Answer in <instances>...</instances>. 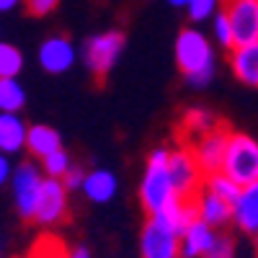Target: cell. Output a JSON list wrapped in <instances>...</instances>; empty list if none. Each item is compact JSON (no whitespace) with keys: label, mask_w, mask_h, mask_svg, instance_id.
Wrapping results in <instances>:
<instances>
[{"label":"cell","mask_w":258,"mask_h":258,"mask_svg":"<svg viewBox=\"0 0 258 258\" xmlns=\"http://www.w3.org/2000/svg\"><path fill=\"white\" fill-rule=\"evenodd\" d=\"M176 62L186 80L197 88H204L214 78V47L199 29H183L178 34Z\"/></svg>","instance_id":"cell-1"},{"label":"cell","mask_w":258,"mask_h":258,"mask_svg":"<svg viewBox=\"0 0 258 258\" xmlns=\"http://www.w3.org/2000/svg\"><path fill=\"white\" fill-rule=\"evenodd\" d=\"M168 163H170V150L165 147H155L147 158V168H145V176L140 183V202L150 212V217L160 214L170 202L178 199L173 181H170Z\"/></svg>","instance_id":"cell-2"},{"label":"cell","mask_w":258,"mask_h":258,"mask_svg":"<svg viewBox=\"0 0 258 258\" xmlns=\"http://www.w3.org/2000/svg\"><path fill=\"white\" fill-rule=\"evenodd\" d=\"M222 173H227L243 188L258 183V140L243 132H232Z\"/></svg>","instance_id":"cell-3"},{"label":"cell","mask_w":258,"mask_h":258,"mask_svg":"<svg viewBox=\"0 0 258 258\" xmlns=\"http://www.w3.org/2000/svg\"><path fill=\"white\" fill-rule=\"evenodd\" d=\"M44 178L47 176H41V168H36V163H31V160L16 165L13 178H11V194H13L16 212L24 220H34L36 202H39L41 186H44Z\"/></svg>","instance_id":"cell-4"},{"label":"cell","mask_w":258,"mask_h":258,"mask_svg":"<svg viewBox=\"0 0 258 258\" xmlns=\"http://www.w3.org/2000/svg\"><path fill=\"white\" fill-rule=\"evenodd\" d=\"M170 181H173V188L178 194V199H197L199 191L204 188V173L194 158L191 147H178V150H170Z\"/></svg>","instance_id":"cell-5"},{"label":"cell","mask_w":258,"mask_h":258,"mask_svg":"<svg viewBox=\"0 0 258 258\" xmlns=\"http://www.w3.org/2000/svg\"><path fill=\"white\" fill-rule=\"evenodd\" d=\"M124 49V36L119 31H103L88 39V44L83 49V59L96 78H103L106 73H111V68L116 64L119 54Z\"/></svg>","instance_id":"cell-6"},{"label":"cell","mask_w":258,"mask_h":258,"mask_svg":"<svg viewBox=\"0 0 258 258\" xmlns=\"http://www.w3.org/2000/svg\"><path fill=\"white\" fill-rule=\"evenodd\" d=\"M230 135L225 126H214L209 129L207 135L197 137L191 142V153L197 158L199 168L204 176H212V173H222L225 168V155H227V145H230Z\"/></svg>","instance_id":"cell-7"},{"label":"cell","mask_w":258,"mask_h":258,"mask_svg":"<svg viewBox=\"0 0 258 258\" xmlns=\"http://www.w3.org/2000/svg\"><path fill=\"white\" fill-rule=\"evenodd\" d=\"M142 258H183L181 255V235H176L168 225L150 217L140 235Z\"/></svg>","instance_id":"cell-8"},{"label":"cell","mask_w":258,"mask_h":258,"mask_svg":"<svg viewBox=\"0 0 258 258\" xmlns=\"http://www.w3.org/2000/svg\"><path fill=\"white\" fill-rule=\"evenodd\" d=\"M64 217H68V188H64L62 178H44L34 222H39L41 227H54Z\"/></svg>","instance_id":"cell-9"},{"label":"cell","mask_w":258,"mask_h":258,"mask_svg":"<svg viewBox=\"0 0 258 258\" xmlns=\"http://www.w3.org/2000/svg\"><path fill=\"white\" fill-rule=\"evenodd\" d=\"M225 11L232 24L235 47L258 41V0H227Z\"/></svg>","instance_id":"cell-10"},{"label":"cell","mask_w":258,"mask_h":258,"mask_svg":"<svg viewBox=\"0 0 258 258\" xmlns=\"http://www.w3.org/2000/svg\"><path fill=\"white\" fill-rule=\"evenodd\" d=\"M39 64L52 75L68 73L75 64V44L68 36H49L39 47Z\"/></svg>","instance_id":"cell-11"},{"label":"cell","mask_w":258,"mask_h":258,"mask_svg":"<svg viewBox=\"0 0 258 258\" xmlns=\"http://www.w3.org/2000/svg\"><path fill=\"white\" fill-rule=\"evenodd\" d=\"M217 238H220V232L214 230L212 225L197 220L181 238V255L183 258H204L214 248Z\"/></svg>","instance_id":"cell-12"},{"label":"cell","mask_w":258,"mask_h":258,"mask_svg":"<svg viewBox=\"0 0 258 258\" xmlns=\"http://www.w3.org/2000/svg\"><path fill=\"white\" fill-rule=\"evenodd\" d=\"M197 202V212H199V220L212 225L214 230L217 227H225L230 220H232V204L225 202L222 197H217L214 191L209 188H202L199 197L194 199Z\"/></svg>","instance_id":"cell-13"},{"label":"cell","mask_w":258,"mask_h":258,"mask_svg":"<svg viewBox=\"0 0 258 258\" xmlns=\"http://www.w3.org/2000/svg\"><path fill=\"white\" fill-rule=\"evenodd\" d=\"M232 220L250 238H258V183L245 186L232 207Z\"/></svg>","instance_id":"cell-14"},{"label":"cell","mask_w":258,"mask_h":258,"mask_svg":"<svg viewBox=\"0 0 258 258\" xmlns=\"http://www.w3.org/2000/svg\"><path fill=\"white\" fill-rule=\"evenodd\" d=\"M29 129L31 126H26V121L18 114H0V150H3V155H16L26 150Z\"/></svg>","instance_id":"cell-15"},{"label":"cell","mask_w":258,"mask_h":258,"mask_svg":"<svg viewBox=\"0 0 258 258\" xmlns=\"http://www.w3.org/2000/svg\"><path fill=\"white\" fill-rule=\"evenodd\" d=\"M155 220L163 222V225H168L176 235H181V238H183V232L199 220L197 202H194V199H176V202H170L160 214H155Z\"/></svg>","instance_id":"cell-16"},{"label":"cell","mask_w":258,"mask_h":258,"mask_svg":"<svg viewBox=\"0 0 258 258\" xmlns=\"http://www.w3.org/2000/svg\"><path fill=\"white\" fill-rule=\"evenodd\" d=\"M230 68L243 85L258 88V41L235 47L230 52Z\"/></svg>","instance_id":"cell-17"},{"label":"cell","mask_w":258,"mask_h":258,"mask_svg":"<svg viewBox=\"0 0 258 258\" xmlns=\"http://www.w3.org/2000/svg\"><path fill=\"white\" fill-rule=\"evenodd\" d=\"M116 176L111 173V170H91L88 176H85V183H83V194L88 197L93 204H106V202H111L116 197Z\"/></svg>","instance_id":"cell-18"},{"label":"cell","mask_w":258,"mask_h":258,"mask_svg":"<svg viewBox=\"0 0 258 258\" xmlns=\"http://www.w3.org/2000/svg\"><path fill=\"white\" fill-rule=\"evenodd\" d=\"M26 150L34 155V158H41L44 160L47 155L62 150V137L57 129L47 126V124H36L29 129V142H26Z\"/></svg>","instance_id":"cell-19"},{"label":"cell","mask_w":258,"mask_h":258,"mask_svg":"<svg viewBox=\"0 0 258 258\" xmlns=\"http://www.w3.org/2000/svg\"><path fill=\"white\" fill-rule=\"evenodd\" d=\"M26 106V91L18 78H0V111L18 114Z\"/></svg>","instance_id":"cell-20"},{"label":"cell","mask_w":258,"mask_h":258,"mask_svg":"<svg viewBox=\"0 0 258 258\" xmlns=\"http://www.w3.org/2000/svg\"><path fill=\"white\" fill-rule=\"evenodd\" d=\"M204 188L214 191L217 197H222L225 202H230L235 207V202H238V197L243 194V186H238L227 173H212L204 178Z\"/></svg>","instance_id":"cell-21"},{"label":"cell","mask_w":258,"mask_h":258,"mask_svg":"<svg viewBox=\"0 0 258 258\" xmlns=\"http://www.w3.org/2000/svg\"><path fill=\"white\" fill-rule=\"evenodd\" d=\"M212 36H214V44H220L222 49H230V52L235 49V34H232V24L225 8L212 18Z\"/></svg>","instance_id":"cell-22"},{"label":"cell","mask_w":258,"mask_h":258,"mask_svg":"<svg viewBox=\"0 0 258 258\" xmlns=\"http://www.w3.org/2000/svg\"><path fill=\"white\" fill-rule=\"evenodd\" d=\"M227 0H191L186 13L188 18L194 21V24H204V21H212L214 16H217L222 8H225Z\"/></svg>","instance_id":"cell-23"},{"label":"cell","mask_w":258,"mask_h":258,"mask_svg":"<svg viewBox=\"0 0 258 258\" xmlns=\"http://www.w3.org/2000/svg\"><path fill=\"white\" fill-rule=\"evenodd\" d=\"M24 70V54H21L13 44L0 47V78H18Z\"/></svg>","instance_id":"cell-24"},{"label":"cell","mask_w":258,"mask_h":258,"mask_svg":"<svg viewBox=\"0 0 258 258\" xmlns=\"http://www.w3.org/2000/svg\"><path fill=\"white\" fill-rule=\"evenodd\" d=\"M70 168H73V163H70V155L64 150H57V153H52L41 160V170L47 173V178H64Z\"/></svg>","instance_id":"cell-25"},{"label":"cell","mask_w":258,"mask_h":258,"mask_svg":"<svg viewBox=\"0 0 258 258\" xmlns=\"http://www.w3.org/2000/svg\"><path fill=\"white\" fill-rule=\"evenodd\" d=\"M186 126L188 129H194V132H197V137H202V135H207L209 129H214L217 124L212 121V116L207 114V111H191L188 114V119H186ZM194 137V140H197Z\"/></svg>","instance_id":"cell-26"},{"label":"cell","mask_w":258,"mask_h":258,"mask_svg":"<svg viewBox=\"0 0 258 258\" xmlns=\"http://www.w3.org/2000/svg\"><path fill=\"white\" fill-rule=\"evenodd\" d=\"M204 258H235V240L230 238V235H222L220 232V238H217V243H214V248Z\"/></svg>","instance_id":"cell-27"},{"label":"cell","mask_w":258,"mask_h":258,"mask_svg":"<svg viewBox=\"0 0 258 258\" xmlns=\"http://www.w3.org/2000/svg\"><path fill=\"white\" fill-rule=\"evenodd\" d=\"M85 176H88V173H83V168H70L68 170V176H64L62 178V183H64V188H68V191H83V183H85Z\"/></svg>","instance_id":"cell-28"},{"label":"cell","mask_w":258,"mask_h":258,"mask_svg":"<svg viewBox=\"0 0 258 258\" xmlns=\"http://www.w3.org/2000/svg\"><path fill=\"white\" fill-rule=\"evenodd\" d=\"M57 3H59V0H26V6H29V11H31L34 16H47V13H52V11L57 8Z\"/></svg>","instance_id":"cell-29"},{"label":"cell","mask_w":258,"mask_h":258,"mask_svg":"<svg viewBox=\"0 0 258 258\" xmlns=\"http://www.w3.org/2000/svg\"><path fill=\"white\" fill-rule=\"evenodd\" d=\"M13 165H11V155H3L0 158V181L3 183H11V178H13Z\"/></svg>","instance_id":"cell-30"},{"label":"cell","mask_w":258,"mask_h":258,"mask_svg":"<svg viewBox=\"0 0 258 258\" xmlns=\"http://www.w3.org/2000/svg\"><path fill=\"white\" fill-rule=\"evenodd\" d=\"M68 258H91V250L83 248V245H78V248H70V250H68Z\"/></svg>","instance_id":"cell-31"},{"label":"cell","mask_w":258,"mask_h":258,"mask_svg":"<svg viewBox=\"0 0 258 258\" xmlns=\"http://www.w3.org/2000/svg\"><path fill=\"white\" fill-rule=\"evenodd\" d=\"M18 3H21V0H0V11H6V13H8V11H13Z\"/></svg>","instance_id":"cell-32"},{"label":"cell","mask_w":258,"mask_h":258,"mask_svg":"<svg viewBox=\"0 0 258 258\" xmlns=\"http://www.w3.org/2000/svg\"><path fill=\"white\" fill-rule=\"evenodd\" d=\"M168 3L173 6V8H188V3H191V0H168Z\"/></svg>","instance_id":"cell-33"},{"label":"cell","mask_w":258,"mask_h":258,"mask_svg":"<svg viewBox=\"0 0 258 258\" xmlns=\"http://www.w3.org/2000/svg\"><path fill=\"white\" fill-rule=\"evenodd\" d=\"M49 258H68V253H52Z\"/></svg>","instance_id":"cell-34"}]
</instances>
